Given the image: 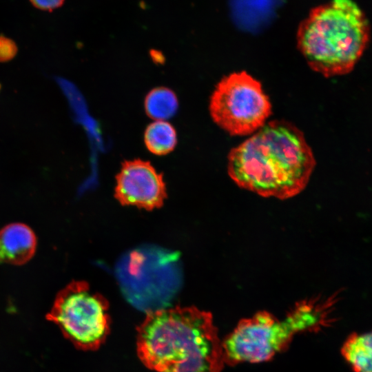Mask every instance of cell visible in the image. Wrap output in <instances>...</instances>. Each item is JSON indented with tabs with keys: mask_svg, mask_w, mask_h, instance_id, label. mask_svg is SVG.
<instances>
[{
	"mask_svg": "<svg viewBox=\"0 0 372 372\" xmlns=\"http://www.w3.org/2000/svg\"><path fill=\"white\" fill-rule=\"evenodd\" d=\"M17 52L15 44L10 39L0 36V61L11 59Z\"/></svg>",
	"mask_w": 372,
	"mask_h": 372,
	"instance_id": "7c38bea8",
	"label": "cell"
},
{
	"mask_svg": "<svg viewBox=\"0 0 372 372\" xmlns=\"http://www.w3.org/2000/svg\"><path fill=\"white\" fill-rule=\"evenodd\" d=\"M315 165L303 133L287 121H272L231 150L227 171L240 187L284 200L304 190Z\"/></svg>",
	"mask_w": 372,
	"mask_h": 372,
	"instance_id": "6da1fadb",
	"label": "cell"
},
{
	"mask_svg": "<svg viewBox=\"0 0 372 372\" xmlns=\"http://www.w3.org/2000/svg\"><path fill=\"white\" fill-rule=\"evenodd\" d=\"M37 238L26 225L12 223L0 230V262L23 265L34 255Z\"/></svg>",
	"mask_w": 372,
	"mask_h": 372,
	"instance_id": "ba28073f",
	"label": "cell"
},
{
	"mask_svg": "<svg viewBox=\"0 0 372 372\" xmlns=\"http://www.w3.org/2000/svg\"><path fill=\"white\" fill-rule=\"evenodd\" d=\"M37 8L51 11L62 6L64 0H30Z\"/></svg>",
	"mask_w": 372,
	"mask_h": 372,
	"instance_id": "4fadbf2b",
	"label": "cell"
},
{
	"mask_svg": "<svg viewBox=\"0 0 372 372\" xmlns=\"http://www.w3.org/2000/svg\"><path fill=\"white\" fill-rule=\"evenodd\" d=\"M214 121L232 136L260 130L271 113V105L261 83L245 71L223 77L211 96Z\"/></svg>",
	"mask_w": 372,
	"mask_h": 372,
	"instance_id": "8992f818",
	"label": "cell"
},
{
	"mask_svg": "<svg viewBox=\"0 0 372 372\" xmlns=\"http://www.w3.org/2000/svg\"><path fill=\"white\" fill-rule=\"evenodd\" d=\"M109 304L84 281H73L56 295L46 318L77 349L95 351L110 331Z\"/></svg>",
	"mask_w": 372,
	"mask_h": 372,
	"instance_id": "5b68a950",
	"label": "cell"
},
{
	"mask_svg": "<svg viewBox=\"0 0 372 372\" xmlns=\"http://www.w3.org/2000/svg\"><path fill=\"white\" fill-rule=\"evenodd\" d=\"M370 37L365 14L353 0L313 8L299 25L298 48L310 68L325 77L350 72Z\"/></svg>",
	"mask_w": 372,
	"mask_h": 372,
	"instance_id": "3957f363",
	"label": "cell"
},
{
	"mask_svg": "<svg viewBox=\"0 0 372 372\" xmlns=\"http://www.w3.org/2000/svg\"><path fill=\"white\" fill-rule=\"evenodd\" d=\"M144 142L154 154L162 156L172 152L177 143L175 128L165 121H156L149 124L144 133Z\"/></svg>",
	"mask_w": 372,
	"mask_h": 372,
	"instance_id": "30bf717a",
	"label": "cell"
},
{
	"mask_svg": "<svg viewBox=\"0 0 372 372\" xmlns=\"http://www.w3.org/2000/svg\"><path fill=\"white\" fill-rule=\"evenodd\" d=\"M116 181L115 197L123 205L152 210L161 207L167 196L163 175L148 161L123 162Z\"/></svg>",
	"mask_w": 372,
	"mask_h": 372,
	"instance_id": "52a82bcc",
	"label": "cell"
},
{
	"mask_svg": "<svg viewBox=\"0 0 372 372\" xmlns=\"http://www.w3.org/2000/svg\"><path fill=\"white\" fill-rule=\"evenodd\" d=\"M147 114L156 121H165L176 112L178 102L175 93L165 87L154 88L145 99Z\"/></svg>",
	"mask_w": 372,
	"mask_h": 372,
	"instance_id": "8fae6325",
	"label": "cell"
},
{
	"mask_svg": "<svg viewBox=\"0 0 372 372\" xmlns=\"http://www.w3.org/2000/svg\"><path fill=\"white\" fill-rule=\"evenodd\" d=\"M136 346L141 361L155 372H222L225 364L212 315L195 307L147 312Z\"/></svg>",
	"mask_w": 372,
	"mask_h": 372,
	"instance_id": "7a4b0ae2",
	"label": "cell"
},
{
	"mask_svg": "<svg viewBox=\"0 0 372 372\" xmlns=\"http://www.w3.org/2000/svg\"><path fill=\"white\" fill-rule=\"evenodd\" d=\"M338 292L298 302L279 319L262 311L242 319L223 342L225 364L260 363L285 351L298 333L318 332L335 322Z\"/></svg>",
	"mask_w": 372,
	"mask_h": 372,
	"instance_id": "277c9868",
	"label": "cell"
},
{
	"mask_svg": "<svg viewBox=\"0 0 372 372\" xmlns=\"http://www.w3.org/2000/svg\"><path fill=\"white\" fill-rule=\"evenodd\" d=\"M341 354L355 372H372V331L351 333L342 346Z\"/></svg>",
	"mask_w": 372,
	"mask_h": 372,
	"instance_id": "9c48e42d",
	"label": "cell"
}]
</instances>
